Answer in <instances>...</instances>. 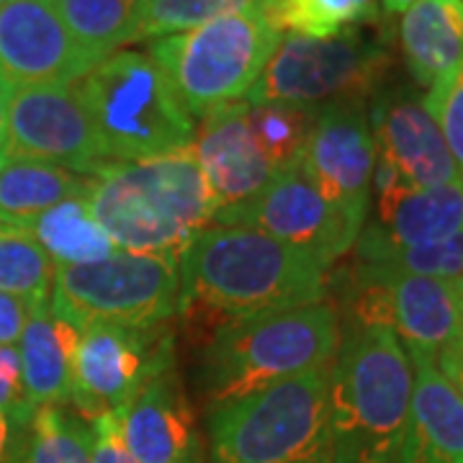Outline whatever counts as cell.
<instances>
[{
	"mask_svg": "<svg viewBox=\"0 0 463 463\" xmlns=\"http://www.w3.org/2000/svg\"><path fill=\"white\" fill-rule=\"evenodd\" d=\"M327 265L250 227L209 224L181 255L185 315L219 327L240 317L309 307L325 298Z\"/></svg>",
	"mask_w": 463,
	"mask_h": 463,
	"instance_id": "obj_1",
	"label": "cell"
},
{
	"mask_svg": "<svg viewBox=\"0 0 463 463\" xmlns=\"http://www.w3.org/2000/svg\"><path fill=\"white\" fill-rule=\"evenodd\" d=\"M85 199L116 250L175 263L216 214L191 147L109 163L93 175Z\"/></svg>",
	"mask_w": 463,
	"mask_h": 463,
	"instance_id": "obj_2",
	"label": "cell"
},
{
	"mask_svg": "<svg viewBox=\"0 0 463 463\" xmlns=\"http://www.w3.org/2000/svg\"><path fill=\"white\" fill-rule=\"evenodd\" d=\"M412 361L383 325H350L330 368L332 463H392L412 407Z\"/></svg>",
	"mask_w": 463,
	"mask_h": 463,
	"instance_id": "obj_3",
	"label": "cell"
},
{
	"mask_svg": "<svg viewBox=\"0 0 463 463\" xmlns=\"http://www.w3.org/2000/svg\"><path fill=\"white\" fill-rule=\"evenodd\" d=\"M340 322L330 304L273 309L222 325L201 364L212 404L252 394L268 383L330 368Z\"/></svg>",
	"mask_w": 463,
	"mask_h": 463,
	"instance_id": "obj_4",
	"label": "cell"
},
{
	"mask_svg": "<svg viewBox=\"0 0 463 463\" xmlns=\"http://www.w3.org/2000/svg\"><path fill=\"white\" fill-rule=\"evenodd\" d=\"M330 368L214 404L209 410L212 461L332 463Z\"/></svg>",
	"mask_w": 463,
	"mask_h": 463,
	"instance_id": "obj_5",
	"label": "cell"
},
{
	"mask_svg": "<svg viewBox=\"0 0 463 463\" xmlns=\"http://www.w3.org/2000/svg\"><path fill=\"white\" fill-rule=\"evenodd\" d=\"M75 85L109 163H134L191 147L194 116L183 111L165 75L145 52H114Z\"/></svg>",
	"mask_w": 463,
	"mask_h": 463,
	"instance_id": "obj_6",
	"label": "cell"
},
{
	"mask_svg": "<svg viewBox=\"0 0 463 463\" xmlns=\"http://www.w3.org/2000/svg\"><path fill=\"white\" fill-rule=\"evenodd\" d=\"M281 36L268 14L242 11L152 39L149 57L165 75L183 111L201 118L248 96Z\"/></svg>",
	"mask_w": 463,
	"mask_h": 463,
	"instance_id": "obj_7",
	"label": "cell"
},
{
	"mask_svg": "<svg viewBox=\"0 0 463 463\" xmlns=\"http://www.w3.org/2000/svg\"><path fill=\"white\" fill-rule=\"evenodd\" d=\"M389 67V50L355 29L327 39L286 33L245 100L307 111L330 103H364Z\"/></svg>",
	"mask_w": 463,
	"mask_h": 463,
	"instance_id": "obj_8",
	"label": "cell"
},
{
	"mask_svg": "<svg viewBox=\"0 0 463 463\" xmlns=\"http://www.w3.org/2000/svg\"><path fill=\"white\" fill-rule=\"evenodd\" d=\"M181 263L116 250L106 260L60 265L52 312L72 327L121 325L155 327L178 312Z\"/></svg>",
	"mask_w": 463,
	"mask_h": 463,
	"instance_id": "obj_9",
	"label": "cell"
},
{
	"mask_svg": "<svg viewBox=\"0 0 463 463\" xmlns=\"http://www.w3.org/2000/svg\"><path fill=\"white\" fill-rule=\"evenodd\" d=\"M170 365L173 335L163 325H88L80 330L72 358L70 404L90 420L114 414Z\"/></svg>",
	"mask_w": 463,
	"mask_h": 463,
	"instance_id": "obj_10",
	"label": "cell"
},
{
	"mask_svg": "<svg viewBox=\"0 0 463 463\" xmlns=\"http://www.w3.org/2000/svg\"><path fill=\"white\" fill-rule=\"evenodd\" d=\"M214 224L250 227L297 248L330 268L353 250L361 224L325 199L298 165L281 170L255 199L216 212Z\"/></svg>",
	"mask_w": 463,
	"mask_h": 463,
	"instance_id": "obj_11",
	"label": "cell"
},
{
	"mask_svg": "<svg viewBox=\"0 0 463 463\" xmlns=\"http://www.w3.org/2000/svg\"><path fill=\"white\" fill-rule=\"evenodd\" d=\"M350 325H383L407 355L438 358L463 335L458 298L450 281L373 273L355 265Z\"/></svg>",
	"mask_w": 463,
	"mask_h": 463,
	"instance_id": "obj_12",
	"label": "cell"
},
{
	"mask_svg": "<svg viewBox=\"0 0 463 463\" xmlns=\"http://www.w3.org/2000/svg\"><path fill=\"white\" fill-rule=\"evenodd\" d=\"M0 160H33L96 175L109 165L75 83L14 88Z\"/></svg>",
	"mask_w": 463,
	"mask_h": 463,
	"instance_id": "obj_13",
	"label": "cell"
},
{
	"mask_svg": "<svg viewBox=\"0 0 463 463\" xmlns=\"http://www.w3.org/2000/svg\"><path fill=\"white\" fill-rule=\"evenodd\" d=\"M298 167L325 199L364 227L376 167V145L364 103L317 109Z\"/></svg>",
	"mask_w": 463,
	"mask_h": 463,
	"instance_id": "obj_14",
	"label": "cell"
},
{
	"mask_svg": "<svg viewBox=\"0 0 463 463\" xmlns=\"http://www.w3.org/2000/svg\"><path fill=\"white\" fill-rule=\"evenodd\" d=\"M93 65L52 0L0 5V78L11 88L78 83Z\"/></svg>",
	"mask_w": 463,
	"mask_h": 463,
	"instance_id": "obj_15",
	"label": "cell"
},
{
	"mask_svg": "<svg viewBox=\"0 0 463 463\" xmlns=\"http://www.w3.org/2000/svg\"><path fill=\"white\" fill-rule=\"evenodd\" d=\"M376 167L407 188L428 191L461 181L446 139L412 90H389L376 99L371 116Z\"/></svg>",
	"mask_w": 463,
	"mask_h": 463,
	"instance_id": "obj_16",
	"label": "cell"
},
{
	"mask_svg": "<svg viewBox=\"0 0 463 463\" xmlns=\"http://www.w3.org/2000/svg\"><path fill=\"white\" fill-rule=\"evenodd\" d=\"M376 216L355 240V258L428 248L463 232V181L417 191L373 170Z\"/></svg>",
	"mask_w": 463,
	"mask_h": 463,
	"instance_id": "obj_17",
	"label": "cell"
},
{
	"mask_svg": "<svg viewBox=\"0 0 463 463\" xmlns=\"http://www.w3.org/2000/svg\"><path fill=\"white\" fill-rule=\"evenodd\" d=\"M191 149L199 160L216 212L255 199L279 173L252 132L248 100L227 103L201 116Z\"/></svg>",
	"mask_w": 463,
	"mask_h": 463,
	"instance_id": "obj_18",
	"label": "cell"
},
{
	"mask_svg": "<svg viewBox=\"0 0 463 463\" xmlns=\"http://www.w3.org/2000/svg\"><path fill=\"white\" fill-rule=\"evenodd\" d=\"M114 414L124 446L139 463H201L203 458L173 365L155 373Z\"/></svg>",
	"mask_w": 463,
	"mask_h": 463,
	"instance_id": "obj_19",
	"label": "cell"
},
{
	"mask_svg": "<svg viewBox=\"0 0 463 463\" xmlns=\"http://www.w3.org/2000/svg\"><path fill=\"white\" fill-rule=\"evenodd\" d=\"M414 386L407 430L392 463H461L463 399L432 358L410 355Z\"/></svg>",
	"mask_w": 463,
	"mask_h": 463,
	"instance_id": "obj_20",
	"label": "cell"
},
{
	"mask_svg": "<svg viewBox=\"0 0 463 463\" xmlns=\"http://www.w3.org/2000/svg\"><path fill=\"white\" fill-rule=\"evenodd\" d=\"M78 337V327L52 312L50 298L32 304L16 350L26 397L33 407H62L70 402Z\"/></svg>",
	"mask_w": 463,
	"mask_h": 463,
	"instance_id": "obj_21",
	"label": "cell"
},
{
	"mask_svg": "<svg viewBox=\"0 0 463 463\" xmlns=\"http://www.w3.org/2000/svg\"><path fill=\"white\" fill-rule=\"evenodd\" d=\"M414 83L435 88L463 65V0H417L399 24Z\"/></svg>",
	"mask_w": 463,
	"mask_h": 463,
	"instance_id": "obj_22",
	"label": "cell"
},
{
	"mask_svg": "<svg viewBox=\"0 0 463 463\" xmlns=\"http://www.w3.org/2000/svg\"><path fill=\"white\" fill-rule=\"evenodd\" d=\"M93 175L33 160H0V224L29 227L67 199L88 196Z\"/></svg>",
	"mask_w": 463,
	"mask_h": 463,
	"instance_id": "obj_23",
	"label": "cell"
},
{
	"mask_svg": "<svg viewBox=\"0 0 463 463\" xmlns=\"http://www.w3.org/2000/svg\"><path fill=\"white\" fill-rule=\"evenodd\" d=\"M24 230L39 242L57 268L99 263L116 252V245L93 216L85 196L52 206Z\"/></svg>",
	"mask_w": 463,
	"mask_h": 463,
	"instance_id": "obj_24",
	"label": "cell"
},
{
	"mask_svg": "<svg viewBox=\"0 0 463 463\" xmlns=\"http://www.w3.org/2000/svg\"><path fill=\"white\" fill-rule=\"evenodd\" d=\"M75 42L93 60H106L137 42L139 0H52Z\"/></svg>",
	"mask_w": 463,
	"mask_h": 463,
	"instance_id": "obj_25",
	"label": "cell"
},
{
	"mask_svg": "<svg viewBox=\"0 0 463 463\" xmlns=\"http://www.w3.org/2000/svg\"><path fill=\"white\" fill-rule=\"evenodd\" d=\"M11 463H90V425L62 407H36Z\"/></svg>",
	"mask_w": 463,
	"mask_h": 463,
	"instance_id": "obj_26",
	"label": "cell"
},
{
	"mask_svg": "<svg viewBox=\"0 0 463 463\" xmlns=\"http://www.w3.org/2000/svg\"><path fill=\"white\" fill-rule=\"evenodd\" d=\"M57 265L21 227L0 224V294L26 301H47L54 288Z\"/></svg>",
	"mask_w": 463,
	"mask_h": 463,
	"instance_id": "obj_27",
	"label": "cell"
},
{
	"mask_svg": "<svg viewBox=\"0 0 463 463\" xmlns=\"http://www.w3.org/2000/svg\"><path fill=\"white\" fill-rule=\"evenodd\" d=\"M270 5L273 0H139L137 42L183 33L214 18L242 11L268 14Z\"/></svg>",
	"mask_w": 463,
	"mask_h": 463,
	"instance_id": "obj_28",
	"label": "cell"
},
{
	"mask_svg": "<svg viewBox=\"0 0 463 463\" xmlns=\"http://www.w3.org/2000/svg\"><path fill=\"white\" fill-rule=\"evenodd\" d=\"M268 18L281 32L327 39L358 21L376 18V0H273Z\"/></svg>",
	"mask_w": 463,
	"mask_h": 463,
	"instance_id": "obj_29",
	"label": "cell"
},
{
	"mask_svg": "<svg viewBox=\"0 0 463 463\" xmlns=\"http://www.w3.org/2000/svg\"><path fill=\"white\" fill-rule=\"evenodd\" d=\"M248 114L252 132L279 173L301 163V152L317 111L281 103H248Z\"/></svg>",
	"mask_w": 463,
	"mask_h": 463,
	"instance_id": "obj_30",
	"label": "cell"
},
{
	"mask_svg": "<svg viewBox=\"0 0 463 463\" xmlns=\"http://www.w3.org/2000/svg\"><path fill=\"white\" fill-rule=\"evenodd\" d=\"M358 268L373 273H399V276H422L438 281H456L463 270V232L446 242L428 248L392 250L371 258H355Z\"/></svg>",
	"mask_w": 463,
	"mask_h": 463,
	"instance_id": "obj_31",
	"label": "cell"
},
{
	"mask_svg": "<svg viewBox=\"0 0 463 463\" xmlns=\"http://www.w3.org/2000/svg\"><path fill=\"white\" fill-rule=\"evenodd\" d=\"M425 109L430 111L438 129L443 134L448 152H450L463 181V65L443 83L428 90Z\"/></svg>",
	"mask_w": 463,
	"mask_h": 463,
	"instance_id": "obj_32",
	"label": "cell"
},
{
	"mask_svg": "<svg viewBox=\"0 0 463 463\" xmlns=\"http://www.w3.org/2000/svg\"><path fill=\"white\" fill-rule=\"evenodd\" d=\"M33 410L36 407L26 397L18 350L14 345H0V412L8 414L18 425H26Z\"/></svg>",
	"mask_w": 463,
	"mask_h": 463,
	"instance_id": "obj_33",
	"label": "cell"
},
{
	"mask_svg": "<svg viewBox=\"0 0 463 463\" xmlns=\"http://www.w3.org/2000/svg\"><path fill=\"white\" fill-rule=\"evenodd\" d=\"M90 463H139L121 440L116 414H103L90 422Z\"/></svg>",
	"mask_w": 463,
	"mask_h": 463,
	"instance_id": "obj_34",
	"label": "cell"
},
{
	"mask_svg": "<svg viewBox=\"0 0 463 463\" xmlns=\"http://www.w3.org/2000/svg\"><path fill=\"white\" fill-rule=\"evenodd\" d=\"M32 301L0 294V345H18V337L29 322Z\"/></svg>",
	"mask_w": 463,
	"mask_h": 463,
	"instance_id": "obj_35",
	"label": "cell"
},
{
	"mask_svg": "<svg viewBox=\"0 0 463 463\" xmlns=\"http://www.w3.org/2000/svg\"><path fill=\"white\" fill-rule=\"evenodd\" d=\"M26 425H18L5 412H0V463H11Z\"/></svg>",
	"mask_w": 463,
	"mask_h": 463,
	"instance_id": "obj_36",
	"label": "cell"
},
{
	"mask_svg": "<svg viewBox=\"0 0 463 463\" xmlns=\"http://www.w3.org/2000/svg\"><path fill=\"white\" fill-rule=\"evenodd\" d=\"M11 93L14 88L0 78V155L5 147V129H8V106H11Z\"/></svg>",
	"mask_w": 463,
	"mask_h": 463,
	"instance_id": "obj_37",
	"label": "cell"
},
{
	"mask_svg": "<svg viewBox=\"0 0 463 463\" xmlns=\"http://www.w3.org/2000/svg\"><path fill=\"white\" fill-rule=\"evenodd\" d=\"M417 0H381L386 14H404L407 8H412Z\"/></svg>",
	"mask_w": 463,
	"mask_h": 463,
	"instance_id": "obj_38",
	"label": "cell"
},
{
	"mask_svg": "<svg viewBox=\"0 0 463 463\" xmlns=\"http://www.w3.org/2000/svg\"><path fill=\"white\" fill-rule=\"evenodd\" d=\"M453 291H456V298H458V309H461V319H463V270H461V276L453 281Z\"/></svg>",
	"mask_w": 463,
	"mask_h": 463,
	"instance_id": "obj_39",
	"label": "cell"
},
{
	"mask_svg": "<svg viewBox=\"0 0 463 463\" xmlns=\"http://www.w3.org/2000/svg\"><path fill=\"white\" fill-rule=\"evenodd\" d=\"M3 3H5V0H0V5H3Z\"/></svg>",
	"mask_w": 463,
	"mask_h": 463,
	"instance_id": "obj_40",
	"label": "cell"
},
{
	"mask_svg": "<svg viewBox=\"0 0 463 463\" xmlns=\"http://www.w3.org/2000/svg\"><path fill=\"white\" fill-rule=\"evenodd\" d=\"M461 399H463V394H461Z\"/></svg>",
	"mask_w": 463,
	"mask_h": 463,
	"instance_id": "obj_41",
	"label": "cell"
},
{
	"mask_svg": "<svg viewBox=\"0 0 463 463\" xmlns=\"http://www.w3.org/2000/svg\"><path fill=\"white\" fill-rule=\"evenodd\" d=\"M461 463H463V461H461Z\"/></svg>",
	"mask_w": 463,
	"mask_h": 463,
	"instance_id": "obj_42",
	"label": "cell"
}]
</instances>
